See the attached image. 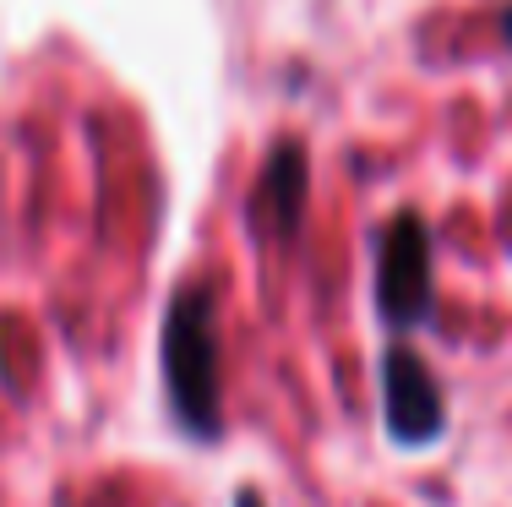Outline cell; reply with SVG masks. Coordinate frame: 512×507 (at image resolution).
I'll use <instances>...</instances> for the list:
<instances>
[{"label": "cell", "instance_id": "8992f818", "mask_svg": "<svg viewBox=\"0 0 512 507\" xmlns=\"http://www.w3.org/2000/svg\"><path fill=\"white\" fill-rule=\"evenodd\" d=\"M502 33H507V44H512V0L502 6Z\"/></svg>", "mask_w": 512, "mask_h": 507}, {"label": "cell", "instance_id": "6da1fadb", "mask_svg": "<svg viewBox=\"0 0 512 507\" xmlns=\"http://www.w3.org/2000/svg\"><path fill=\"white\" fill-rule=\"evenodd\" d=\"M164 382L186 437L224 431V366H218V295L207 284L175 289L164 317Z\"/></svg>", "mask_w": 512, "mask_h": 507}, {"label": "cell", "instance_id": "5b68a950", "mask_svg": "<svg viewBox=\"0 0 512 507\" xmlns=\"http://www.w3.org/2000/svg\"><path fill=\"white\" fill-rule=\"evenodd\" d=\"M235 507H267V502L256 497V491H240V497H235Z\"/></svg>", "mask_w": 512, "mask_h": 507}, {"label": "cell", "instance_id": "3957f363", "mask_svg": "<svg viewBox=\"0 0 512 507\" xmlns=\"http://www.w3.org/2000/svg\"><path fill=\"white\" fill-rule=\"evenodd\" d=\"M382 426L398 448H425L447 431V393L414 349L393 344L382 355Z\"/></svg>", "mask_w": 512, "mask_h": 507}, {"label": "cell", "instance_id": "277c9868", "mask_svg": "<svg viewBox=\"0 0 512 507\" xmlns=\"http://www.w3.org/2000/svg\"><path fill=\"white\" fill-rule=\"evenodd\" d=\"M300 213H306V153L295 142H284L262 164V180H256V197H251V224L273 240H289L300 229Z\"/></svg>", "mask_w": 512, "mask_h": 507}, {"label": "cell", "instance_id": "7a4b0ae2", "mask_svg": "<svg viewBox=\"0 0 512 507\" xmlns=\"http://www.w3.org/2000/svg\"><path fill=\"white\" fill-rule=\"evenodd\" d=\"M376 311L393 328H414L431 311V235L414 213H398L376 246Z\"/></svg>", "mask_w": 512, "mask_h": 507}]
</instances>
